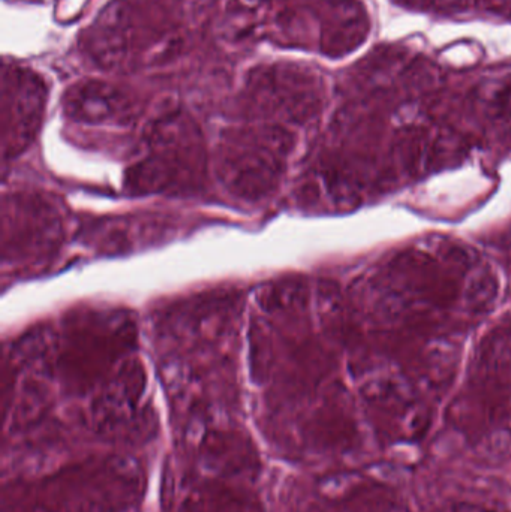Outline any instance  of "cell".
Returning a JSON list of instances; mask_svg holds the SVG:
<instances>
[{"instance_id":"cell-1","label":"cell","mask_w":511,"mask_h":512,"mask_svg":"<svg viewBox=\"0 0 511 512\" xmlns=\"http://www.w3.org/2000/svg\"><path fill=\"white\" fill-rule=\"evenodd\" d=\"M206 147L197 123L182 110L168 111L150 125L140 158L126 174L135 195L191 194L203 188Z\"/></svg>"},{"instance_id":"cell-2","label":"cell","mask_w":511,"mask_h":512,"mask_svg":"<svg viewBox=\"0 0 511 512\" xmlns=\"http://www.w3.org/2000/svg\"><path fill=\"white\" fill-rule=\"evenodd\" d=\"M293 147V134L278 123L230 129L219 144V180L234 197L261 200L281 182Z\"/></svg>"},{"instance_id":"cell-3","label":"cell","mask_w":511,"mask_h":512,"mask_svg":"<svg viewBox=\"0 0 511 512\" xmlns=\"http://www.w3.org/2000/svg\"><path fill=\"white\" fill-rule=\"evenodd\" d=\"M417 512H511V480L420 459L413 463Z\"/></svg>"},{"instance_id":"cell-4","label":"cell","mask_w":511,"mask_h":512,"mask_svg":"<svg viewBox=\"0 0 511 512\" xmlns=\"http://www.w3.org/2000/svg\"><path fill=\"white\" fill-rule=\"evenodd\" d=\"M245 104L252 116L269 123L306 122L320 108L317 78L290 63L260 66L246 78Z\"/></svg>"},{"instance_id":"cell-5","label":"cell","mask_w":511,"mask_h":512,"mask_svg":"<svg viewBox=\"0 0 511 512\" xmlns=\"http://www.w3.org/2000/svg\"><path fill=\"white\" fill-rule=\"evenodd\" d=\"M134 343L131 316L122 312L81 313L65 328L57 358L72 369H102L128 354Z\"/></svg>"},{"instance_id":"cell-6","label":"cell","mask_w":511,"mask_h":512,"mask_svg":"<svg viewBox=\"0 0 511 512\" xmlns=\"http://www.w3.org/2000/svg\"><path fill=\"white\" fill-rule=\"evenodd\" d=\"M47 86L30 69L5 66L2 72V158H17L35 140L44 116Z\"/></svg>"},{"instance_id":"cell-7","label":"cell","mask_w":511,"mask_h":512,"mask_svg":"<svg viewBox=\"0 0 511 512\" xmlns=\"http://www.w3.org/2000/svg\"><path fill=\"white\" fill-rule=\"evenodd\" d=\"M62 219L56 207L38 195H12L3 207V256L9 261L42 258L56 249Z\"/></svg>"},{"instance_id":"cell-8","label":"cell","mask_w":511,"mask_h":512,"mask_svg":"<svg viewBox=\"0 0 511 512\" xmlns=\"http://www.w3.org/2000/svg\"><path fill=\"white\" fill-rule=\"evenodd\" d=\"M63 113L84 125L123 123L134 116V102L113 84L98 80L80 81L65 93Z\"/></svg>"},{"instance_id":"cell-9","label":"cell","mask_w":511,"mask_h":512,"mask_svg":"<svg viewBox=\"0 0 511 512\" xmlns=\"http://www.w3.org/2000/svg\"><path fill=\"white\" fill-rule=\"evenodd\" d=\"M365 32V15L359 6L341 2L324 21L323 51L329 56H341L353 48Z\"/></svg>"},{"instance_id":"cell-10","label":"cell","mask_w":511,"mask_h":512,"mask_svg":"<svg viewBox=\"0 0 511 512\" xmlns=\"http://www.w3.org/2000/svg\"><path fill=\"white\" fill-rule=\"evenodd\" d=\"M477 370L482 381L511 384V328L501 327L485 339Z\"/></svg>"},{"instance_id":"cell-11","label":"cell","mask_w":511,"mask_h":512,"mask_svg":"<svg viewBox=\"0 0 511 512\" xmlns=\"http://www.w3.org/2000/svg\"><path fill=\"white\" fill-rule=\"evenodd\" d=\"M500 282L491 270L479 268L473 271L464 291V301L468 309L476 313L486 312L497 301Z\"/></svg>"},{"instance_id":"cell-12","label":"cell","mask_w":511,"mask_h":512,"mask_svg":"<svg viewBox=\"0 0 511 512\" xmlns=\"http://www.w3.org/2000/svg\"><path fill=\"white\" fill-rule=\"evenodd\" d=\"M264 2H267V0H242V3H245V5L251 6V8H255V6L263 5Z\"/></svg>"}]
</instances>
